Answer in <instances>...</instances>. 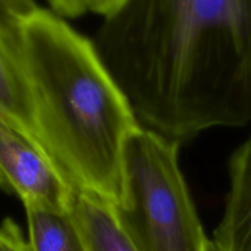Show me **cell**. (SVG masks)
<instances>
[{
  "mask_svg": "<svg viewBox=\"0 0 251 251\" xmlns=\"http://www.w3.org/2000/svg\"><path fill=\"white\" fill-rule=\"evenodd\" d=\"M0 44L26 82L44 150L78 191L118 205L125 146L141 124L93 41L38 7L0 20Z\"/></svg>",
  "mask_w": 251,
  "mask_h": 251,
  "instance_id": "cell-2",
  "label": "cell"
},
{
  "mask_svg": "<svg viewBox=\"0 0 251 251\" xmlns=\"http://www.w3.org/2000/svg\"><path fill=\"white\" fill-rule=\"evenodd\" d=\"M71 213L87 251H136L120 227L112 203L100 196L78 191Z\"/></svg>",
  "mask_w": 251,
  "mask_h": 251,
  "instance_id": "cell-6",
  "label": "cell"
},
{
  "mask_svg": "<svg viewBox=\"0 0 251 251\" xmlns=\"http://www.w3.org/2000/svg\"><path fill=\"white\" fill-rule=\"evenodd\" d=\"M0 251H4V248H2V244H1V240H0Z\"/></svg>",
  "mask_w": 251,
  "mask_h": 251,
  "instance_id": "cell-13",
  "label": "cell"
},
{
  "mask_svg": "<svg viewBox=\"0 0 251 251\" xmlns=\"http://www.w3.org/2000/svg\"><path fill=\"white\" fill-rule=\"evenodd\" d=\"M47 1L50 5L51 10L61 17L74 19L88 12L86 0H47Z\"/></svg>",
  "mask_w": 251,
  "mask_h": 251,
  "instance_id": "cell-11",
  "label": "cell"
},
{
  "mask_svg": "<svg viewBox=\"0 0 251 251\" xmlns=\"http://www.w3.org/2000/svg\"><path fill=\"white\" fill-rule=\"evenodd\" d=\"M0 189L22 203L70 212L77 189L48 152L0 114Z\"/></svg>",
  "mask_w": 251,
  "mask_h": 251,
  "instance_id": "cell-4",
  "label": "cell"
},
{
  "mask_svg": "<svg viewBox=\"0 0 251 251\" xmlns=\"http://www.w3.org/2000/svg\"><path fill=\"white\" fill-rule=\"evenodd\" d=\"M38 9L34 0H0V20H17Z\"/></svg>",
  "mask_w": 251,
  "mask_h": 251,
  "instance_id": "cell-10",
  "label": "cell"
},
{
  "mask_svg": "<svg viewBox=\"0 0 251 251\" xmlns=\"http://www.w3.org/2000/svg\"><path fill=\"white\" fill-rule=\"evenodd\" d=\"M28 242L34 251H87L71 212L24 203Z\"/></svg>",
  "mask_w": 251,
  "mask_h": 251,
  "instance_id": "cell-7",
  "label": "cell"
},
{
  "mask_svg": "<svg viewBox=\"0 0 251 251\" xmlns=\"http://www.w3.org/2000/svg\"><path fill=\"white\" fill-rule=\"evenodd\" d=\"M179 146L142 125L127 139L123 196L113 207L136 251H211L180 171Z\"/></svg>",
  "mask_w": 251,
  "mask_h": 251,
  "instance_id": "cell-3",
  "label": "cell"
},
{
  "mask_svg": "<svg viewBox=\"0 0 251 251\" xmlns=\"http://www.w3.org/2000/svg\"><path fill=\"white\" fill-rule=\"evenodd\" d=\"M0 114L10 125L42 146L26 82L0 44ZM44 149V147H43Z\"/></svg>",
  "mask_w": 251,
  "mask_h": 251,
  "instance_id": "cell-8",
  "label": "cell"
},
{
  "mask_svg": "<svg viewBox=\"0 0 251 251\" xmlns=\"http://www.w3.org/2000/svg\"><path fill=\"white\" fill-rule=\"evenodd\" d=\"M93 43L142 126L181 144L251 124V0H125Z\"/></svg>",
  "mask_w": 251,
  "mask_h": 251,
  "instance_id": "cell-1",
  "label": "cell"
},
{
  "mask_svg": "<svg viewBox=\"0 0 251 251\" xmlns=\"http://www.w3.org/2000/svg\"><path fill=\"white\" fill-rule=\"evenodd\" d=\"M86 1H87L88 12H95L105 17L119 9L125 0H86Z\"/></svg>",
  "mask_w": 251,
  "mask_h": 251,
  "instance_id": "cell-12",
  "label": "cell"
},
{
  "mask_svg": "<svg viewBox=\"0 0 251 251\" xmlns=\"http://www.w3.org/2000/svg\"><path fill=\"white\" fill-rule=\"evenodd\" d=\"M211 251H251V135L229 159V190Z\"/></svg>",
  "mask_w": 251,
  "mask_h": 251,
  "instance_id": "cell-5",
  "label": "cell"
},
{
  "mask_svg": "<svg viewBox=\"0 0 251 251\" xmlns=\"http://www.w3.org/2000/svg\"><path fill=\"white\" fill-rule=\"evenodd\" d=\"M0 240L4 251H34L28 239L22 234L21 228L11 218L2 221L0 226Z\"/></svg>",
  "mask_w": 251,
  "mask_h": 251,
  "instance_id": "cell-9",
  "label": "cell"
}]
</instances>
